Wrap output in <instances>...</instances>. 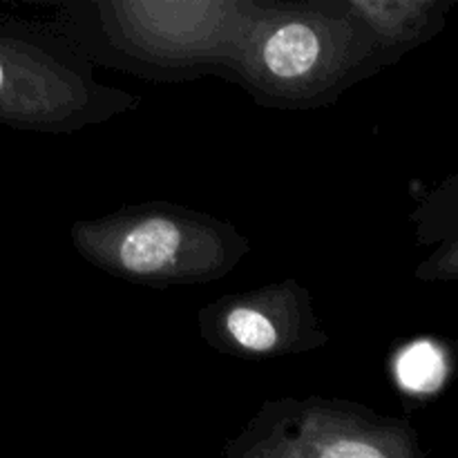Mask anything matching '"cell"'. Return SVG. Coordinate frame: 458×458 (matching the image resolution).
I'll use <instances>...</instances> for the list:
<instances>
[{
    "label": "cell",
    "instance_id": "cell-4",
    "mask_svg": "<svg viewBox=\"0 0 458 458\" xmlns=\"http://www.w3.org/2000/svg\"><path fill=\"white\" fill-rule=\"evenodd\" d=\"M228 452L235 458H420L405 420L318 396L264 403Z\"/></svg>",
    "mask_w": 458,
    "mask_h": 458
},
{
    "label": "cell",
    "instance_id": "cell-1",
    "mask_svg": "<svg viewBox=\"0 0 458 458\" xmlns=\"http://www.w3.org/2000/svg\"><path fill=\"white\" fill-rule=\"evenodd\" d=\"M385 67L369 27L349 0L259 3L226 70L259 106L311 110Z\"/></svg>",
    "mask_w": 458,
    "mask_h": 458
},
{
    "label": "cell",
    "instance_id": "cell-5",
    "mask_svg": "<svg viewBox=\"0 0 458 458\" xmlns=\"http://www.w3.org/2000/svg\"><path fill=\"white\" fill-rule=\"evenodd\" d=\"M199 334L237 358L293 356L327 344L311 295L293 280L222 295L199 311Z\"/></svg>",
    "mask_w": 458,
    "mask_h": 458
},
{
    "label": "cell",
    "instance_id": "cell-6",
    "mask_svg": "<svg viewBox=\"0 0 458 458\" xmlns=\"http://www.w3.org/2000/svg\"><path fill=\"white\" fill-rule=\"evenodd\" d=\"M374 36L385 65H392L445 25L452 3L443 0H349Z\"/></svg>",
    "mask_w": 458,
    "mask_h": 458
},
{
    "label": "cell",
    "instance_id": "cell-10",
    "mask_svg": "<svg viewBox=\"0 0 458 458\" xmlns=\"http://www.w3.org/2000/svg\"><path fill=\"white\" fill-rule=\"evenodd\" d=\"M454 353H456V362H458V343H456V347H454Z\"/></svg>",
    "mask_w": 458,
    "mask_h": 458
},
{
    "label": "cell",
    "instance_id": "cell-9",
    "mask_svg": "<svg viewBox=\"0 0 458 458\" xmlns=\"http://www.w3.org/2000/svg\"><path fill=\"white\" fill-rule=\"evenodd\" d=\"M4 88V67H3V61H0V89Z\"/></svg>",
    "mask_w": 458,
    "mask_h": 458
},
{
    "label": "cell",
    "instance_id": "cell-3",
    "mask_svg": "<svg viewBox=\"0 0 458 458\" xmlns=\"http://www.w3.org/2000/svg\"><path fill=\"white\" fill-rule=\"evenodd\" d=\"M89 52L152 81L226 74L259 3L89 4Z\"/></svg>",
    "mask_w": 458,
    "mask_h": 458
},
{
    "label": "cell",
    "instance_id": "cell-2",
    "mask_svg": "<svg viewBox=\"0 0 458 458\" xmlns=\"http://www.w3.org/2000/svg\"><path fill=\"white\" fill-rule=\"evenodd\" d=\"M72 240L97 268L152 289L222 280L250 253L231 224L161 201L76 224Z\"/></svg>",
    "mask_w": 458,
    "mask_h": 458
},
{
    "label": "cell",
    "instance_id": "cell-8",
    "mask_svg": "<svg viewBox=\"0 0 458 458\" xmlns=\"http://www.w3.org/2000/svg\"><path fill=\"white\" fill-rule=\"evenodd\" d=\"M394 374L403 392L428 396L441 389L447 376V358L432 340H416L403 347L394 362Z\"/></svg>",
    "mask_w": 458,
    "mask_h": 458
},
{
    "label": "cell",
    "instance_id": "cell-7",
    "mask_svg": "<svg viewBox=\"0 0 458 458\" xmlns=\"http://www.w3.org/2000/svg\"><path fill=\"white\" fill-rule=\"evenodd\" d=\"M423 242H441L437 253L425 259L416 276L429 282L458 280V177L443 183L416 213Z\"/></svg>",
    "mask_w": 458,
    "mask_h": 458
}]
</instances>
